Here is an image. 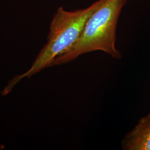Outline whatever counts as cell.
Wrapping results in <instances>:
<instances>
[{
	"label": "cell",
	"mask_w": 150,
	"mask_h": 150,
	"mask_svg": "<svg viewBox=\"0 0 150 150\" xmlns=\"http://www.w3.org/2000/svg\"><path fill=\"white\" fill-rule=\"evenodd\" d=\"M102 1L98 0L86 8L75 11H67L62 7L59 8L50 24L47 43L31 67L8 82L2 91V95L9 93L23 79L30 78L46 68L51 67L54 59L68 51L78 40L87 20Z\"/></svg>",
	"instance_id": "cell-1"
},
{
	"label": "cell",
	"mask_w": 150,
	"mask_h": 150,
	"mask_svg": "<svg viewBox=\"0 0 150 150\" xmlns=\"http://www.w3.org/2000/svg\"><path fill=\"white\" fill-rule=\"evenodd\" d=\"M128 0H103L86 22L78 40L71 48L54 59L51 67L65 64L83 54L101 51L115 59L122 55L116 46L118 18Z\"/></svg>",
	"instance_id": "cell-2"
},
{
	"label": "cell",
	"mask_w": 150,
	"mask_h": 150,
	"mask_svg": "<svg viewBox=\"0 0 150 150\" xmlns=\"http://www.w3.org/2000/svg\"><path fill=\"white\" fill-rule=\"evenodd\" d=\"M121 146L124 150H150V113L125 135Z\"/></svg>",
	"instance_id": "cell-3"
}]
</instances>
